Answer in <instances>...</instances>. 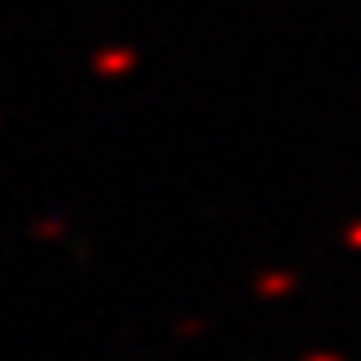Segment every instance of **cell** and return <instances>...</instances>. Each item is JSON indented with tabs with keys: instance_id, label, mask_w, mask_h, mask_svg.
Instances as JSON below:
<instances>
[{
	"instance_id": "cell-1",
	"label": "cell",
	"mask_w": 361,
	"mask_h": 361,
	"mask_svg": "<svg viewBox=\"0 0 361 361\" xmlns=\"http://www.w3.org/2000/svg\"><path fill=\"white\" fill-rule=\"evenodd\" d=\"M349 241H353V245H361V229H357V233H353V237H349Z\"/></svg>"
}]
</instances>
